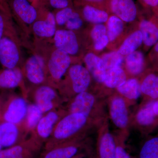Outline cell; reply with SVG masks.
<instances>
[{"label":"cell","instance_id":"cell-1","mask_svg":"<svg viewBox=\"0 0 158 158\" xmlns=\"http://www.w3.org/2000/svg\"><path fill=\"white\" fill-rule=\"evenodd\" d=\"M45 52V53L37 54L44 60L51 77L55 81H59L70 66V55L55 47L54 45L49 48V51L47 50Z\"/></svg>","mask_w":158,"mask_h":158},{"label":"cell","instance_id":"cell-2","mask_svg":"<svg viewBox=\"0 0 158 158\" xmlns=\"http://www.w3.org/2000/svg\"><path fill=\"white\" fill-rule=\"evenodd\" d=\"M11 16L25 30L31 27L39 15V9L28 0H7Z\"/></svg>","mask_w":158,"mask_h":158},{"label":"cell","instance_id":"cell-3","mask_svg":"<svg viewBox=\"0 0 158 158\" xmlns=\"http://www.w3.org/2000/svg\"><path fill=\"white\" fill-rule=\"evenodd\" d=\"M38 8L40 11L39 17L32 25L31 31L38 38H53L57 30L54 13L48 11L45 6H40Z\"/></svg>","mask_w":158,"mask_h":158},{"label":"cell","instance_id":"cell-4","mask_svg":"<svg viewBox=\"0 0 158 158\" xmlns=\"http://www.w3.org/2000/svg\"><path fill=\"white\" fill-rule=\"evenodd\" d=\"M20 45L9 37L0 40V63L4 68L19 67L22 61Z\"/></svg>","mask_w":158,"mask_h":158},{"label":"cell","instance_id":"cell-5","mask_svg":"<svg viewBox=\"0 0 158 158\" xmlns=\"http://www.w3.org/2000/svg\"><path fill=\"white\" fill-rule=\"evenodd\" d=\"M87 117L82 114L71 113L57 124L54 132L55 138L63 140L77 133L86 123Z\"/></svg>","mask_w":158,"mask_h":158},{"label":"cell","instance_id":"cell-6","mask_svg":"<svg viewBox=\"0 0 158 158\" xmlns=\"http://www.w3.org/2000/svg\"><path fill=\"white\" fill-rule=\"evenodd\" d=\"M46 70L47 69L44 60L37 53L29 57L24 64L26 77L34 85H40L45 81Z\"/></svg>","mask_w":158,"mask_h":158},{"label":"cell","instance_id":"cell-7","mask_svg":"<svg viewBox=\"0 0 158 158\" xmlns=\"http://www.w3.org/2000/svg\"><path fill=\"white\" fill-rule=\"evenodd\" d=\"M55 47L64 51L69 55H75L79 51V44L75 34L73 31L57 29L53 37Z\"/></svg>","mask_w":158,"mask_h":158},{"label":"cell","instance_id":"cell-8","mask_svg":"<svg viewBox=\"0 0 158 158\" xmlns=\"http://www.w3.org/2000/svg\"><path fill=\"white\" fill-rule=\"evenodd\" d=\"M28 106L24 99L15 97L8 103L3 113L4 122L17 124L27 116Z\"/></svg>","mask_w":158,"mask_h":158},{"label":"cell","instance_id":"cell-9","mask_svg":"<svg viewBox=\"0 0 158 158\" xmlns=\"http://www.w3.org/2000/svg\"><path fill=\"white\" fill-rule=\"evenodd\" d=\"M73 88L76 93L85 91L90 85V76L88 69L80 65H73L69 70Z\"/></svg>","mask_w":158,"mask_h":158},{"label":"cell","instance_id":"cell-10","mask_svg":"<svg viewBox=\"0 0 158 158\" xmlns=\"http://www.w3.org/2000/svg\"><path fill=\"white\" fill-rule=\"evenodd\" d=\"M111 8L119 18L127 22L132 21L137 15V9L133 0H112Z\"/></svg>","mask_w":158,"mask_h":158},{"label":"cell","instance_id":"cell-11","mask_svg":"<svg viewBox=\"0 0 158 158\" xmlns=\"http://www.w3.org/2000/svg\"><path fill=\"white\" fill-rule=\"evenodd\" d=\"M56 96L55 90L47 85L40 86L35 94L36 105L43 113L48 112L53 107V100Z\"/></svg>","mask_w":158,"mask_h":158},{"label":"cell","instance_id":"cell-12","mask_svg":"<svg viewBox=\"0 0 158 158\" xmlns=\"http://www.w3.org/2000/svg\"><path fill=\"white\" fill-rule=\"evenodd\" d=\"M22 70L19 67L0 70V89H12L21 84Z\"/></svg>","mask_w":158,"mask_h":158},{"label":"cell","instance_id":"cell-13","mask_svg":"<svg viewBox=\"0 0 158 158\" xmlns=\"http://www.w3.org/2000/svg\"><path fill=\"white\" fill-rule=\"evenodd\" d=\"M94 103V98L88 92L78 94L70 107L71 113H80L88 117Z\"/></svg>","mask_w":158,"mask_h":158},{"label":"cell","instance_id":"cell-14","mask_svg":"<svg viewBox=\"0 0 158 158\" xmlns=\"http://www.w3.org/2000/svg\"><path fill=\"white\" fill-rule=\"evenodd\" d=\"M110 113L113 123L119 128L127 125L128 115L125 103L121 98L116 97L111 103Z\"/></svg>","mask_w":158,"mask_h":158},{"label":"cell","instance_id":"cell-15","mask_svg":"<svg viewBox=\"0 0 158 158\" xmlns=\"http://www.w3.org/2000/svg\"><path fill=\"white\" fill-rule=\"evenodd\" d=\"M155 101H149L139 110L136 116L138 124L148 129L153 128L158 124V116H156L153 110Z\"/></svg>","mask_w":158,"mask_h":158},{"label":"cell","instance_id":"cell-16","mask_svg":"<svg viewBox=\"0 0 158 158\" xmlns=\"http://www.w3.org/2000/svg\"><path fill=\"white\" fill-rule=\"evenodd\" d=\"M85 62L88 70L96 81L104 82L107 70L103 60L94 54L89 53L85 56Z\"/></svg>","mask_w":158,"mask_h":158},{"label":"cell","instance_id":"cell-17","mask_svg":"<svg viewBox=\"0 0 158 158\" xmlns=\"http://www.w3.org/2000/svg\"><path fill=\"white\" fill-rule=\"evenodd\" d=\"M18 135L16 124L7 122L0 123V145L2 147L12 146L17 141Z\"/></svg>","mask_w":158,"mask_h":158},{"label":"cell","instance_id":"cell-18","mask_svg":"<svg viewBox=\"0 0 158 158\" xmlns=\"http://www.w3.org/2000/svg\"><path fill=\"white\" fill-rule=\"evenodd\" d=\"M116 145L113 136L105 134L100 140L98 146L99 158H116Z\"/></svg>","mask_w":158,"mask_h":158},{"label":"cell","instance_id":"cell-19","mask_svg":"<svg viewBox=\"0 0 158 158\" xmlns=\"http://www.w3.org/2000/svg\"><path fill=\"white\" fill-rule=\"evenodd\" d=\"M59 118L58 114L55 112H51L42 117L37 126V133L41 138H46L50 135L54 125Z\"/></svg>","mask_w":158,"mask_h":158},{"label":"cell","instance_id":"cell-20","mask_svg":"<svg viewBox=\"0 0 158 158\" xmlns=\"http://www.w3.org/2000/svg\"><path fill=\"white\" fill-rule=\"evenodd\" d=\"M141 92L151 101L158 99V76L150 74L144 78L141 86Z\"/></svg>","mask_w":158,"mask_h":158},{"label":"cell","instance_id":"cell-21","mask_svg":"<svg viewBox=\"0 0 158 158\" xmlns=\"http://www.w3.org/2000/svg\"><path fill=\"white\" fill-rule=\"evenodd\" d=\"M140 32L144 44L151 46L154 45L158 40V29L149 21H142L140 24Z\"/></svg>","mask_w":158,"mask_h":158},{"label":"cell","instance_id":"cell-22","mask_svg":"<svg viewBox=\"0 0 158 158\" xmlns=\"http://www.w3.org/2000/svg\"><path fill=\"white\" fill-rule=\"evenodd\" d=\"M13 23L12 18L0 11V40L4 37H9L20 44Z\"/></svg>","mask_w":158,"mask_h":158},{"label":"cell","instance_id":"cell-23","mask_svg":"<svg viewBox=\"0 0 158 158\" xmlns=\"http://www.w3.org/2000/svg\"><path fill=\"white\" fill-rule=\"evenodd\" d=\"M126 81V76L124 71L120 67H116L107 71L104 82L109 88H118Z\"/></svg>","mask_w":158,"mask_h":158},{"label":"cell","instance_id":"cell-24","mask_svg":"<svg viewBox=\"0 0 158 158\" xmlns=\"http://www.w3.org/2000/svg\"><path fill=\"white\" fill-rule=\"evenodd\" d=\"M143 41L142 34L140 31H137L127 37L118 50L121 55H127L131 53L141 45Z\"/></svg>","mask_w":158,"mask_h":158},{"label":"cell","instance_id":"cell-25","mask_svg":"<svg viewBox=\"0 0 158 158\" xmlns=\"http://www.w3.org/2000/svg\"><path fill=\"white\" fill-rule=\"evenodd\" d=\"M82 14L86 20L95 23H104L107 20L108 18V15L106 12L89 5L84 6Z\"/></svg>","mask_w":158,"mask_h":158},{"label":"cell","instance_id":"cell-26","mask_svg":"<svg viewBox=\"0 0 158 158\" xmlns=\"http://www.w3.org/2000/svg\"><path fill=\"white\" fill-rule=\"evenodd\" d=\"M118 91L126 97L137 99L141 95V85L136 79H130L117 88Z\"/></svg>","mask_w":158,"mask_h":158},{"label":"cell","instance_id":"cell-27","mask_svg":"<svg viewBox=\"0 0 158 158\" xmlns=\"http://www.w3.org/2000/svg\"><path fill=\"white\" fill-rule=\"evenodd\" d=\"M126 64L131 73L135 75L141 73L144 68L143 54L140 52H134L129 54L126 58Z\"/></svg>","mask_w":158,"mask_h":158},{"label":"cell","instance_id":"cell-28","mask_svg":"<svg viewBox=\"0 0 158 158\" xmlns=\"http://www.w3.org/2000/svg\"><path fill=\"white\" fill-rule=\"evenodd\" d=\"M139 158H158V136L144 142L140 150Z\"/></svg>","mask_w":158,"mask_h":158},{"label":"cell","instance_id":"cell-29","mask_svg":"<svg viewBox=\"0 0 158 158\" xmlns=\"http://www.w3.org/2000/svg\"><path fill=\"white\" fill-rule=\"evenodd\" d=\"M123 23L119 18L112 16L108 23V37L110 41H113L118 37L123 30Z\"/></svg>","mask_w":158,"mask_h":158},{"label":"cell","instance_id":"cell-30","mask_svg":"<svg viewBox=\"0 0 158 158\" xmlns=\"http://www.w3.org/2000/svg\"><path fill=\"white\" fill-rule=\"evenodd\" d=\"M42 112L36 104L28 106L27 113V121L28 127L32 129L37 126L42 118Z\"/></svg>","mask_w":158,"mask_h":158},{"label":"cell","instance_id":"cell-31","mask_svg":"<svg viewBox=\"0 0 158 158\" xmlns=\"http://www.w3.org/2000/svg\"><path fill=\"white\" fill-rule=\"evenodd\" d=\"M77 152L78 148L76 146H67L50 152L44 158H72Z\"/></svg>","mask_w":158,"mask_h":158},{"label":"cell","instance_id":"cell-32","mask_svg":"<svg viewBox=\"0 0 158 158\" xmlns=\"http://www.w3.org/2000/svg\"><path fill=\"white\" fill-rule=\"evenodd\" d=\"M123 57L118 52H112L106 54L103 57V61L107 70L119 67L123 62Z\"/></svg>","mask_w":158,"mask_h":158},{"label":"cell","instance_id":"cell-33","mask_svg":"<svg viewBox=\"0 0 158 158\" xmlns=\"http://www.w3.org/2000/svg\"><path fill=\"white\" fill-rule=\"evenodd\" d=\"M73 9L70 7L60 10H56L55 14L57 26L65 25V23L73 14Z\"/></svg>","mask_w":158,"mask_h":158},{"label":"cell","instance_id":"cell-34","mask_svg":"<svg viewBox=\"0 0 158 158\" xmlns=\"http://www.w3.org/2000/svg\"><path fill=\"white\" fill-rule=\"evenodd\" d=\"M0 158H23V148L20 145L3 150L0 152Z\"/></svg>","mask_w":158,"mask_h":158},{"label":"cell","instance_id":"cell-35","mask_svg":"<svg viewBox=\"0 0 158 158\" xmlns=\"http://www.w3.org/2000/svg\"><path fill=\"white\" fill-rule=\"evenodd\" d=\"M82 24L83 21L80 15L77 12L74 11L73 14L65 23V26L67 30L73 31L80 28Z\"/></svg>","mask_w":158,"mask_h":158},{"label":"cell","instance_id":"cell-36","mask_svg":"<svg viewBox=\"0 0 158 158\" xmlns=\"http://www.w3.org/2000/svg\"><path fill=\"white\" fill-rule=\"evenodd\" d=\"M69 0H44L42 6L48 5L56 10H60L69 7Z\"/></svg>","mask_w":158,"mask_h":158},{"label":"cell","instance_id":"cell-37","mask_svg":"<svg viewBox=\"0 0 158 158\" xmlns=\"http://www.w3.org/2000/svg\"><path fill=\"white\" fill-rule=\"evenodd\" d=\"M106 27L103 25H97L94 27L91 32V37L94 42H95L106 36Z\"/></svg>","mask_w":158,"mask_h":158},{"label":"cell","instance_id":"cell-38","mask_svg":"<svg viewBox=\"0 0 158 158\" xmlns=\"http://www.w3.org/2000/svg\"><path fill=\"white\" fill-rule=\"evenodd\" d=\"M109 41V38L108 36L106 35L102 39L98 40L96 42H94V48L97 50L103 49L107 45Z\"/></svg>","mask_w":158,"mask_h":158},{"label":"cell","instance_id":"cell-39","mask_svg":"<svg viewBox=\"0 0 158 158\" xmlns=\"http://www.w3.org/2000/svg\"><path fill=\"white\" fill-rule=\"evenodd\" d=\"M0 11L9 17L12 18L7 0H0Z\"/></svg>","mask_w":158,"mask_h":158},{"label":"cell","instance_id":"cell-40","mask_svg":"<svg viewBox=\"0 0 158 158\" xmlns=\"http://www.w3.org/2000/svg\"><path fill=\"white\" fill-rule=\"evenodd\" d=\"M144 3L152 7H156L158 6V0H142Z\"/></svg>","mask_w":158,"mask_h":158},{"label":"cell","instance_id":"cell-41","mask_svg":"<svg viewBox=\"0 0 158 158\" xmlns=\"http://www.w3.org/2000/svg\"><path fill=\"white\" fill-rule=\"evenodd\" d=\"M28 1L36 7H38L42 6V3L44 0H28Z\"/></svg>","mask_w":158,"mask_h":158},{"label":"cell","instance_id":"cell-42","mask_svg":"<svg viewBox=\"0 0 158 158\" xmlns=\"http://www.w3.org/2000/svg\"><path fill=\"white\" fill-rule=\"evenodd\" d=\"M153 110L156 116H158V99L154 102Z\"/></svg>","mask_w":158,"mask_h":158},{"label":"cell","instance_id":"cell-43","mask_svg":"<svg viewBox=\"0 0 158 158\" xmlns=\"http://www.w3.org/2000/svg\"><path fill=\"white\" fill-rule=\"evenodd\" d=\"M82 1L88 2H101L104 0H82Z\"/></svg>","mask_w":158,"mask_h":158},{"label":"cell","instance_id":"cell-44","mask_svg":"<svg viewBox=\"0 0 158 158\" xmlns=\"http://www.w3.org/2000/svg\"><path fill=\"white\" fill-rule=\"evenodd\" d=\"M155 50L157 52H158V43L156 45L155 47Z\"/></svg>","mask_w":158,"mask_h":158},{"label":"cell","instance_id":"cell-45","mask_svg":"<svg viewBox=\"0 0 158 158\" xmlns=\"http://www.w3.org/2000/svg\"><path fill=\"white\" fill-rule=\"evenodd\" d=\"M2 146H1V145H0V152H1V151H2Z\"/></svg>","mask_w":158,"mask_h":158},{"label":"cell","instance_id":"cell-46","mask_svg":"<svg viewBox=\"0 0 158 158\" xmlns=\"http://www.w3.org/2000/svg\"></svg>","mask_w":158,"mask_h":158}]
</instances>
